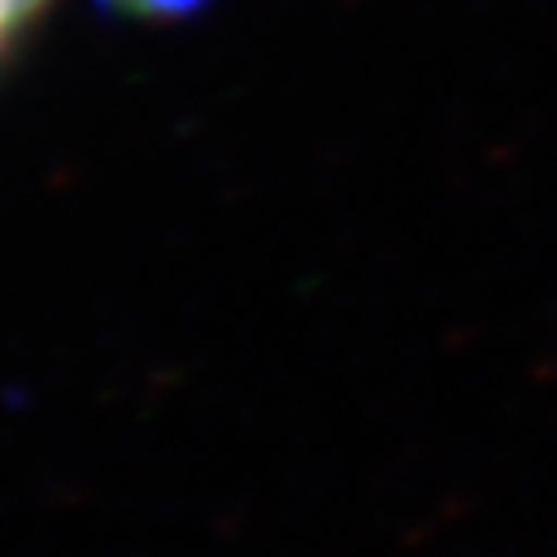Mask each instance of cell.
Here are the masks:
<instances>
[{
    "mask_svg": "<svg viewBox=\"0 0 557 557\" xmlns=\"http://www.w3.org/2000/svg\"><path fill=\"white\" fill-rule=\"evenodd\" d=\"M44 0H0V44L16 35V27H24V20L39 9Z\"/></svg>",
    "mask_w": 557,
    "mask_h": 557,
    "instance_id": "1",
    "label": "cell"
},
{
    "mask_svg": "<svg viewBox=\"0 0 557 557\" xmlns=\"http://www.w3.org/2000/svg\"><path fill=\"white\" fill-rule=\"evenodd\" d=\"M124 9L144 12V16H166V12H186L198 0H121Z\"/></svg>",
    "mask_w": 557,
    "mask_h": 557,
    "instance_id": "2",
    "label": "cell"
}]
</instances>
